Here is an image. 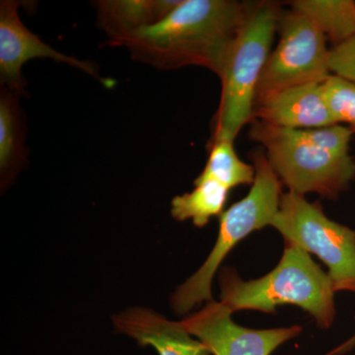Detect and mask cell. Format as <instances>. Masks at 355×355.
<instances>
[{
	"label": "cell",
	"instance_id": "cell-1",
	"mask_svg": "<svg viewBox=\"0 0 355 355\" xmlns=\"http://www.w3.org/2000/svg\"><path fill=\"white\" fill-rule=\"evenodd\" d=\"M252 2L182 0L157 24L120 44L133 60L161 70L205 67L220 78L231 46L246 22Z\"/></svg>",
	"mask_w": 355,
	"mask_h": 355
},
{
	"label": "cell",
	"instance_id": "cell-2",
	"mask_svg": "<svg viewBox=\"0 0 355 355\" xmlns=\"http://www.w3.org/2000/svg\"><path fill=\"white\" fill-rule=\"evenodd\" d=\"M219 284L220 301L232 313L254 310L275 314L279 306L294 305L314 318L323 330L336 320V292L328 273L292 242L286 241L279 263L260 279L244 280L234 268H224Z\"/></svg>",
	"mask_w": 355,
	"mask_h": 355
},
{
	"label": "cell",
	"instance_id": "cell-3",
	"mask_svg": "<svg viewBox=\"0 0 355 355\" xmlns=\"http://www.w3.org/2000/svg\"><path fill=\"white\" fill-rule=\"evenodd\" d=\"M282 11L273 2H252L224 64L220 102L209 144L219 139L235 141L240 130L253 121L257 88L272 53Z\"/></svg>",
	"mask_w": 355,
	"mask_h": 355
},
{
	"label": "cell",
	"instance_id": "cell-4",
	"mask_svg": "<svg viewBox=\"0 0 355 355\" xmlns=\"http://www.w3.org/2000/svg\"><path fill=\"white\" fill-rule=\"evenodd\" d=\"M256 176L251 190L241 200L231 205L219 216V232L202 266L178 287L171 297V306L178 315L190 312L195 306L214 300L212 280L222 261L238 243L260 229L272 225L279 210L282 182L270 167L266 154L254 153Z\"/></svg>",
	"mask_w": 355,
	"mask_h": 355
},
{
	"label": "cell",
	"instance_id": "cell-5",
	"mask_svg": "<svg viewBox=\"0 0 355 355\" xmlns=\"http://www.w3.org/2000/svg\"><path fill=\"white\" fill-rule=\"evenodd\" d=\"M249 137L266 149L273 171L289 191L305 196L314 193L336 198L355 179V160L322 150L296 137L291 128L251 121Z\"/></svg>",
	"mask_w": 355,
	"mask_h": 355
},
{
	"label": "cell",
	"instance_id": "cell-6",
	"mask_svg": "<svg viewBox=\"0 0 355 355\" xmlns=\"http://www.w3.org/2000/svg\"><path fill=\"white\" fill-rule=\"evenodd\" d=\"M272 227L289 241L314 254L328 268L334 291L355 294V231L331 220L319 202L282 193Z\"/></svg>",
	"mask_w": 355,
	"mask_h": 355
},
{
	"label": "cell",
	"instance_id": "cell-7",
	"mask_svg": "<svg viewBox=\"0 0 355 355\" xmlns=\"http://www.w3.org/2000/svg\"><path fill=\"white\" fill-rule=\"evenodd\" d=\"M277 33L279 42L263 67L254 106L286 89L324 83L331 76L326 36L302 12L282 11Z\"/></svg>",
	"mask_w": 355,
	"mask_h": 355
},
{
	"label": "cell",
	"instance_id": "cell-8",
	"mask_svg": "<svg viewBox=\"0 0 355 355\" xmlns=\"http://www.w3.org/2000/svg\"><path fill=\"white\" fill-rule=\"evenodd\" d=\"M233 313L221 301L212 300L182 324L211 355H272L302 333L301 326L254 330L236 324Z\"/></svg>",
	"mask_w": 355,
	"mask_h": 355
},
{
	"label": "cell",
	"instance_id": "cell-9",
	"mask_svg": "<svg viewBox=\"0 0 355 355\" xmlns=\"http://www.w3.org/2000/svg\"><path fill=\"white\" fill-rule=\"evenodd\" d=\"M17 1L2 0L0 2V78L1 85L13 92L25 90L22 76L23 65L36 58H51L58 62L69 64L80 69L99 81L105 87H111L114 81L100 76L95 65L64 55L44 43L37 35L30 31L21 20Z\"/></svg>",
	"mask_w": 355,
	"mask_h": 355
},
{
	"label": "cell",
	"instance_id": "cell-10",
	"mask_svg": "<svg viewBox=\"0 0 355 355\" xmlns=\"http://www.w3.org/2000/svg\"><path fill=\"white\" fill-rule=\"evenodd\" d=\"M253 120L291 130L338 125L324 99L323 83L303 84L270 96L254 106Z\"/></svg>",
	"mask_w": 355,
	"mask_h": 355
},
{
	"label": "cell",
	"instance_id": "cell-11",
	"mask_svg": "<svg viewBox=\"0 0 355 355\" xmlns=\"http://www.w3.org/2000/svg\"><path fill=\"white\" fill-rule=\"evenodd\" d=\"M116 331L153 347L159 355H211L207 347L184 329L182 322L146 308L135 307L114 317Z\"/></svg>",
	"mask_w": 355,
	"mask_h": 355
},
{
	"label": "cell",
	"instance_id": "cell-12",
	"mask_svg": "<svg viewBox=\"0 0 355 355\" xmlns=\"http://www.w3.org/2000/svg\"><path fill=\"white\" fill-rule=\"evenodd\" d=\"M182 0H100L94 2L98 23L114 46L135 33L157 24Z\"/></svg>",
	"mask_w": 355,
	"mask_h": 355
},
{
	"label": "cell",
	"instance_id": "cell-13",
	"mask_svg": "<svg viewBox=\"0 0 355 355\" xmlns=\"http://www.w3.org/2000/svg\"><path fill=\"white\" fill-rule=\"evenodd\" d=\"M18 93L1 85L0 92V170L2 179L12 176L27 159L25 128Z\"/></svg>",
	"mask_w": 355,
	"mask_h": 355
},
{
	"label": "cell",
	"instance_id": "cell-14",
	"mask_svg": "<svg viewBox=\"0 0 355 355\" xmlns=\"http://www.w3.org/2000/svg\"><path fill=\"white\" fill-rule=\"evenodd\" d=\"M291 6L305 14L334 46L355 37V1L352 0H295Z\"/></svg>",
	"mask_w": 355,
	"mask_h": 355
},
{
	"label": "cell",
	"instance_id": "cell-15",
	"mask_svg": "<svg viewBox=\"0 0 355 355\" xmlns=\"http://www.w3.org/2000/svg\"><path fill=\"white\" fill-rule=\"evenodd\" d=\"M191 193L172 200L171 214L178 221L191 220L197 227L207 225L214 216H220L228 200L229 190L212 180L195 181Z\"/></svg>",
	"mask_w": 355,
	"mask_h": 355
},
{
	"label": "cell",
	"instance_id": "cell-16",
	"mask_svg": "<svg viewBox=\"0 0 355 355\" xmlns=\"http://www.w3.org/2000/svg\"><path fill=\"white\" fill-rule=\"evenodd\" d=\"M209 155L207 165L195 181L212 180L229 191L245 184H253L256 169L238 157L234 141L219 139L209 144Z\"/></svg>",
	"mask_w": 355,
	"mask_h": 355
},
{
	"label": "cell",
	"instance_id": "cell-17",
	"mask_svg": "<svg viewBox=\"0 0 355 355\" xmlns=\"http://www.w3.org/2000/svg\"><path fill=\"white\" fill-rule=\"evenodd\" d=\"M327 105L338 125L347 123L355 133V83L331 74L323 83Z\"/></svg>",
	"mask_w": 355,
	"mask_h": 355
},
{
	"label": "cell",
	"instance_id": "cell-18",
	"mask_svg": "<svg viewBox=\"0 0 355 355\" xmlns=\"http://www.w3.org/2000/svg\"><path fill=\"white\" fill-rule=\"evenodd\" d=\"M296 137L322 150L349 155V142L354 132L349 127L333 125L329 127L293 130Z\"/></svg>",
	"mask_w": 355,
	"mask_h": 355
},
{
	"label": "cell",
	"instance_id": "cell-19",
	"mask_svg": "<svg viewBox=\"0 0 355 355\" xmlns=\"http://www.w3.org/2000/svg\"><path fill=\"white\" fill-rule=\"evenodd\" d=\"M343 76L349 80L355 83V46L350 49L347 58H345Z\"/></svg>",
	"mask_w": 355,
	"mask_h": 355
},
{
	"label": "cell",
	"instance_id": "cell-20",
	"mask_svg": "<svg viewBox=\"0 0 355 355\" xmlns=\"http://www.w3.org/2000/svg\"><path fill=\"white\" fill-rule=\"evenodd\" d=\"M355 349V335L324 355H343Z\"/></svg>",
	"mask_w": 355,
	"mask_h": 355
}]
</instances>
